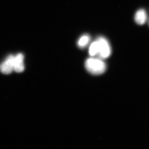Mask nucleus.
<instances>
[{
    "mask_svg": "<svg viewBox=\"0 0 149 149\" xmlns=\"http://www.w3.org/2000/svg\"><path fill=\"white\" fill-rule=\"evenodd\" d=\"M14 57L13 55L9 56L6 61L0 65V70L3 74H10L14 70Z\"/></svg>",
    "mask_w": 149,
    "mask_h": 149,
    "instance_id": "7ed1b4c3",
    "label": "nucleus"
},
{
    "mask_svg": "<svg viewBox=\"0 0 149 149\" xmlns=\"http://www.w3.org/2000/svg\"><path fill=\"white\" fill-rule=\"evenodd\" d=\"M147 14L146 11L143 9H141L136 12L135 15V20L136 23L139 25H143L147 21Z\"/></svg>",
    "mask_w": 149,
    "mask_h": 149,
    "instance_id": "39448f33",
    "label": "nucleus"
},
{
    "mask_svg": "<svg viewBox=\"0 0 149 149\" xmlns=\"http://www.w3.org/2000/svg\"><path fill=\"white\" fill-rule=\"evenodd\" d=\"M91 37L88 35H84L80 37L77 41V45L78 47L81 49L85 48L90 42Z\"/></svg>",
    "mask_w": 149,
    "mask_h": 149,
    "instance_id": "423d86ee",
    "label": "nucleus"
},
{
    "mask_svg": "<svg viewBox=\"0 0 149 149\" xmlns=\"http://www.w3.org/2000/svg\"><path fill=\"white\" fill-rule=\"evenodd\" d=\"M24 56L22 54H19L14 57V70L17 72H23L24 70L23 63Z\"/></svg>",
    "mask_w": 149,
    "mask_h": 149,
    "instance_id": "20e7f679",
    "label": "nucleus"
},
{
    "mask_svg": "<svg viewBox=\"0 0 149 149\" xmlns=\"http://www.w3.org/2000/svg\"><path fill=\"white\" fill-rule=\"evenodd\" d=\"M85 66L88 72L94 75L103 73L106 70V65L102 59L98 58L91 57L87 59Z\"/></svg>",
    "mask_w": 149,
    "mask_h": 149,
    "instance_id": "f257e3e1",
    "label": "nucleus"
},
{
    "mask_svg": "<svg viewBox=\"0 0 149 149\" xmlns=\"http://www.w3.org/2000/svg\"><path fill=\"white\" fill-rule=\"evenodd\" d=\"M98 42L99 52L97 58L104 59L110 56L111 49L108 40L104 37H99L97 39Z\"/></svg>",
    "mask_w": 149,
    "mask_h": 149,
    "instance_id": "f03ea898",
    "label": "nucleus"
},
{
    "mask_svg": "<svg viewBox=\"0 0 149 149\" xmlns=\"http://www.w3.org/2000/svg\"><path fill=\"white\" fill-rule=\"evenodd\" d=\"M99 52V44L97 40L94 41L89 48V53L91 56H97Z\"/></svg>",
    "mask_w": 149,
    "mask_h": 149,
    "instance_id": "0eeeda50",
    "label": "nucleus"
}]
</instances>
